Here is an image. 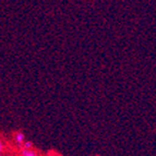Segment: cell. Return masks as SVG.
<instances>
[{
  "label": "cell",
  "mask_w": 156,
  "mask_h": 156,
  "mask_svg": "<svg viewBox=\"0 0 156 156\" xmlns=\"http://www.w3.org/2000/svg\"><path fill=\"white\" fill-rule=\"evenodd\" d=\"M21 155L22 156H37L36 153L34 151H32V150H25V148H23L21 151Z\"/></svg>",
  "instance_id": "6da1fadb"
},
{
  "label": "cell",
  "mask_w": 156,
  "mask_h": 156,
  "mask_svg": "<svg viewBox=\"0 0 156 156\" xmlns=\"http://www.w3.org/2000/svg\"><path fill=\"white\" fill-rule=\"evenodd\" d=\"M16 141L18 143H23L24 142V134L21 132H19L16 134Z\"/></svg>",
  "instance_id": "7a4b0ae2"
},
{
  "label": "cell",
  "mask_w": 156,
  "mask_h": 156,
  "mask_svg": "<svg viewBox=\"0 0 156 156\" xmlns=\"http://www.w3.org/2000/svg\"><path fill=\"white\" fill-rule=\"evenodd\" d=\"M32 146H33L32 142H25V143H24V148H25V150H31Z\"/></svg>",
  "instance_id": "3957f363"
},
{
  "label": "cell",
  "mask_w": 156,
  "mask_h": 156,
  "mask_svg": "<svg viewBox=\"0 0 156 156\" xmlns=\"http://www.w3.org/2000/svg\"><path fill=\"white\" fill-rule=\"evenodd\" d=\"M2 151V142H1V141H0V152Z\"/></svg>",
  "instance_id": "277c9868"
}]
</instances>
